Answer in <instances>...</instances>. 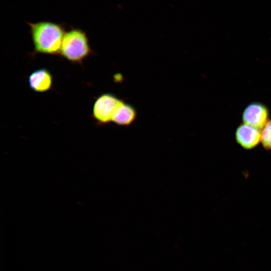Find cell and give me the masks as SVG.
I'll return each mask as SVG.
<instances>
[{"label": "cell", "mask_w": 271, "mask_h": 271, "mask_svg": "<svg viewBox=\"0 0 271 271\" xmlns=\"http://www.w3.org/2000/svg\"><path fill=\"white\" fill-rule=\"evenodd\" d=\"M34 50L32 55H59L66 31L63 26L50 21L28 23Z\"/></svg>", "instance_id": "obj_1"}, {"label": "cell", "mask_w": 271, "mask_h": 271, "mask_svg": "<svg viewBox=\"0 0 271 271\" xmlns=\"http://www.w3.org/2000/svg\"><path fill=\"white\" fill-rule=\"evenodd\" d=\"M88 38L80 29L72 28L66 32L60 56L73 63L82 65L84 60L92 55Z\"/></svg>", "instance_id": "obj_2"}, {"label": "cell", "mask_w": 271, "mask_h": 271, "mask_svg": "<svg viewBox=\"0 0 271 271\" xmlns=\"http://www.w3.org/2000/svg\"><path fill=\"white\" fill-rule=\"evenodd\" d=\"M121 99L110 93H104L96 99L92 108V117L100 125L112 122L113 112Z\"/></svg>", "instance_id": "obj_3"}, {"label": "cell", "mask_w": 271, "mask_h": 271, "mask_svg": "<svg viewBox=\"0 0 271 271\" xmlns=\"http://www.w3.org/2000/svg\"><path fill=\"white\" fill-rule=\"evenodd\" d=\"M268 110L259 103H252L248 105L242 113L244 123L258 129H262L268 121Z\"/></svg>", "instance_id": "obj_4"}, {"label": "cell", "mask_w": 271, "mask_h": 271, "mask_svg": "<svg viewBox=\"0 0 271 271\" xmlns=\"http://www.w3.org/2000/svg\"><path fill=\"white\" fill-rule=\"evenodd\" d=\"M235 138L237 142L242 147L251 149L261 142V131L259 129L243 123L237 127Z\"/></svg>", "instance_id": "obj_5"}, {"label": "cell", "mask_w": 271, "mask_h": 271, "mask_svg": "<svg viewBox=\"0 0 271 271\" xmlns=\"http://www.w3.org/2000/svg\"><path fill=\"white\" fill-rule=\"evenodd\" d=\"M30 88L37 93L49 91L52 88L53 77L46 68H39L33 71L28 77Z\"/></svg>", "instance_id": "obj_6"}, {"label": "cell", "mask_w": 271, "mask_h": 271, "mask_svg": "<svg viewBox=\"0 0 271 271\" xmlns=\"http://www.w3.org/2000/svg\"><path fill=\"white\" fill-rule=\"evenodd\" d=\"M137 115L136 108L121 99L113 112L112 122L118 125L127 126L135 120Z\"/></svg>", "instance_id": "obj_7"}, {"label": "cell", "mask_w": 271, "mask_h": 271, "mask_svg": "<svg viewBox=\"0 0 271 271\" xmlns=\"http://www.w3.org/2000/svg\"><path fill=\"white\" fill-rule=\"evenodd\" d=\"M261 142L265 148L271 149V120H268L261 129Z\"/></svg>", "instance_id": "obj_8"}]
</instances>
